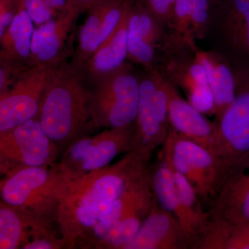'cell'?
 Masks as SVG:
<instances>
[{"mask_svg":"<svg viewBox=\"0 0 249 249\" xmlns=\"http://www.w3.org/2000/svg\"><path fill=\"white\" fill-rule=\"evenodd\" d=\"M58 65L30 67L9 91L0 95V132L37 117L42 96Z\"/></svg>","mask_w":249,"mask_h":249,"instance_id":"7c38bea8","label":"cell"},{"mask_svg":"<svg viewBox=\"0 0 249 249\" xmlns=\"http://www.w3.org/2000/svg\"><path fill=\"white\" fill-rule=\"evenodd\" d=\"M148 175L152 194L157 204L175 216L185 232L184 214L178 200L171 165L163 150L154 167L148 169Z\"/></svg>","mask_w":249,"mask_h":249,"instance_id":"d4e9b609","label":"cell"},{"mask_svg":"<svg viewBox=\"0 0 249 249\" xmlns=\"http://www.w3.org/2000/svg\"><path fill=\"white\" fill-rule=\"evenodd\" d=\"M209 212L232 224L249 223V155L227 168Z\"/></svg>","mask_w":249,"mask_h":249,"instance_id":"e0dca14e","label":"cell"},{"mask_svg":"<svg viewBox=\"0 0 249 249\" xmlns=\"http://www.w3.org/2000/svg\"><path fill=\"white\" fill-rule=\"evenodd\" d=\"M140 98L135 130L129 152L148 162L163 145L170 129L168 96L164 78L157 70L139 73Z\"/></svg>","mask_w":249,"mask_h":249,"instance_id":"277c9868","label":"cell"},{"mask_svg":"<svg viewBox=\"0 0 249 249\" xmlns=\"http://www.w3.org/2000/svg\"><path fill=\"white\" fill-rule=\"evenodd\" d=\"M162 147L174 168L189 181L202 204H212L227 170L223 160L171 127Z\"/></svg>","mask_w":249,"mask_h":249,"instance_id":"8992f818","label":"cell"},{"mask_svg":"<svg viewBox=\"0 0 249 249\" xmlns=\"http://www.w3.org/2000/svg\"><path fill=\"white\" fill-rule=\"evenodd\" d=\"M196 50L163 45L157 70L177 88L186 93L188 101L203 114H214V101L204 65Z\"/></svg>","mask_w":249,"mask_h":249,"instance_id":"9c48e42d","label":"cell"},{"mask_svg":"<svg viewBox=\"0 0 249 249\" xmlns=\"http://www.w3.org/2000/svg\"><path fill=\"white\" fill-rule=\"evenodd\" d=\"M196 55L206 70L209 86L213 94L214 120H217L233 101V67L221 54L212 49L202 50L198 47Z\"/></svg>","mask_w":249,"mask_h":249,"instance_id":"603a6c76","label":"cell"},{"mask_svg":"<svg viewBox=\"0 0 249 249\" xmlns=\"http://www.w3.org/2000/svg\"><path fill=\"white\" fill-rule=\"evenodd\" d=\"M89 95V114L98 127L116 128L134 124L140 98L139 73L133 64L121 68L95 82Z\"/></svg>","mask_w":249,"mask_h":249,"instance_id":"3957f363","label":"cell"},{"mask_svg":"<svg viewBox=\"0 0 249 249\" xmlns=\"http://www.w3.org/2000/svg\"><path fill=\"white\" fill-rule=\"evenodd\" d=\"M209 16L210 0H176L165 45L196 50L198 41L206 39Z\"/></svg>","mask_w":249,"mask_h":249,"instance_id":"d6986e66","label":"cell"},{"mask_svg":"<svg viewBox=\"0 0 249 249\" xmlns=\"http://www.w3.org/2000/svg\"><path fill=\"white\" fill-rule=\"evenodd\" d=\"M130 4L124 0H100L88 11L78 32L71 63L82 69L119 25Z\"/></svg>","mask_w":249,"mask_h":249,"instance_id":"2e32d148","label":"cell"},{"mask_svg":"<svg viewBox=\"0 0 249 249\" xmlns=\"http://www.w3.org/2000/svg\"><path fill=\"white\" fill-rule=\"evenodd\" d=\"M141 2L166 27L173 14L174 5L170 0H142Z\"/></svg>","mask_w":249,"mask_h":249,"instance_id":"484cf974","label":"cell"},{"mask_svg":"<svg viewBox=\"0 0 249 249\" xmlns=\"http://www.w3.org/2000/svg\"><path fill=\"white\" fill-rule=\"evenodd\" d=\"M215 1V0H210V1Z\"/></svg>","mask_w":249,"mask_h":249,"instance_id":"d6a6232c","label":"cell"},{"mask_svg":"<svg viewBox=\"0 0 249 249\" xmlns=\"http://www.w3.org/2000/svg\"><path fill=\"white\" fill-rule=\"evenodd\" d=\"M47 6L57 15L61 14L66 6L67 0H42Z\"/></svg>","mask_w":249,"mask_h":249,"instance_id":"f546056e","label":"cell"},{"mask_svg":"<svg viewBox=\"0 0 249 249\" xmlns=\"http://www.w3.org/2000/svg\"><path fill=\"white\" fill-rule=\"evenodd\" d=\"M70 182L59 165L24 166L7 175L1 183L3 202L41 217L58 205Z\"/></svg>","mask_w":249,"mask_h":249,"instance_id":"5b68a950","label":"cell"},{"mask_svg":"<svg viewBox=\"0 0 249 249\" xmlns=\"http://www.w3.org/2000/svg\"><path fill=\"white\" fill-rule=\"evenodd\" d=\"M56 147L44 132L37 118L0 132L1 171L10 175L24 166L52 165L56 157Z\"/></svg>","mask_w":249,"mask_h":249,"instance_id":"8fae6325","label":"cell"},{"mask_svg":"<svg viewBox=\"0 0 249 249\" xmlns=\"http://www.w3.org/2000/svg\"><path fill=\"white\" fill-rule=\"evenodd\" d=\"M227 249H249V223L235 224Z\"/></svg>","mask_w":249,"mask_h":249,"instance_id":"83f0119b","label":"cell"},{"mask_svg":"<svg viewBox=\"0 0 249 249\" xmlns=\"http://www.w3.org/2000/svg\"><path fill=\"white\" fill-rule=\"evenodd\" d=\"M40 217L1 201L0 249H22L34 239L48 233Z\"/></svg>","mask_w":249,"mask_h":249,"instance_id":"7402d4cb","label":"cell"},{"mask_svg":"<svg viewBox=\"0 0 249 249\" xmlns=\"http://www.w3.org/2000/svg\"><path fill=\"white\" fill-rule=\"evenodd\" d=\"M235 68L249 67V0L210 3L206 39Z\"/></svg>","mask_w":249,"mask_h":249,"instance_id":"52a82bcc","label":"cell"},{"mask_svg":"<svg viewBox=\"0 0 249 249\" xmlns=\"http://www.w3.org/2000/svg\"><path fill=\"white\" fill-rule=\"evenodd\" d=\"M147 168V162L128 152L115 164L70 181L57 205V219L65 245L83 247L111 205Z\"/></svg>","mask_w":249,"mask_h":249,"instance_id":"6da1fadb","label":"cell"},{"mask_svg":"<svg viewBox=\"0 0 249 249\" xmlns=\"http://www.w3.org/2000/svg\"><path fill=\"white\" fill-rule=\"evenodd\" d=\"M134 130L135 123L77 139L70 144L59 167L70 181L106 168L118 155L130 150Z\"/></svg>","mask_w":249,"mask_h":249,"instance_id":"ba28073f","label":"cell"},{"mask_svg":"<svg viewBox=\"0 0 249 249\" xmlns=\"http://www.w3.org/2000/svg\"><path fill=\"white\" fill-rule=\"evenodd\" d=\"M233 69V101L214 121L217 131L216 155L227 168L249 155V67Z\"/></svg>","mask_w":249,"mask_h":249,"instance_id":"30bf717a","label":"cell"},{"mask_svg":"<svg viewBox=\"0 0 249 249\" xmlns=\"http://www.w3.org/2000/svg\"><path fill=\"white\" fill-rule=\"evenodd\" d=\"M166 27L142 2L131 4L128 12L127 61L147 71L157 70Z\"/></svg>","mask_w":249,"mask_h":249,"instance_id":"4fadbf2b","label":"cell"},{"mask_svg":"<svg viewBox=\"0 0 249 249\" xmlns=\"http://www.w3.org/2000/svg\"><path fill=\"white\" fill-rule=\"evenodd\" d=\"M124 1H127L130 4H134L137 2H140L142 0H124Z\"/></svg>","mask_w":249,"mask_h":249,"instance_id":"4dcf8cb0","label":"cell"},{"mask_svg":"<svg viewBox=\"0 0 249 249\" xmlns=\"http://www.w3.org/2000/svg\"><path fill=\"white\" fill-rule=\"evenodd\" d=\"M82 13L66 6L56 18L36 27L31 40L32 66H55L65 62L72 47L71 30Z\"/></svg>","mask_w":249,"mask_h":249,"instance_id":"9a60e30c","label":"cell"},{"mask_svg":"<svg viewBox=\"0 0 249 249\" xmlns=\"http://www.w3.org/2000/svg\"><path fill=\"white\" fill-rule=\"evenodd\" d=\"M34 23L21 0L18 14L2 36H0V62L29 68Z\"/></svg>","mask_w":249,"mask_h":249,"instance_id":"cb8c5ba5","label":"cell"},{"mask_svg":"<svg viewBox=\"0 0 249 249\" xmlns=\"http://www.w3.org/2000/svg\"><path fill=\"white\" fill-rule=\"evenodd\" d=\"M170 1H171L172 3H173V5H175V1H176V0H170Z\"/></svg>","mask_w":249,"mask_h":249,"instance_id":"1f68e13d","label":"cell"},{"mask_svg":"<svg viewBox=\"0 0 249 249\" xmlns=\"http://www.w3.org/2000/svg\"><path fill=\"white\" fill-rule=\"evenodd\" d=\"M129 4L122 19L107 40L83 67L85 77L96 82L121 68L127 61Z\"/></svg>","mask_w":249,"mask_h":249,"instance_id":"44dd1931","label":"cell"},{"mask_svg":"<svg viewBox=\"0 0 249 249\" xmlns=\"http://www.w3.org/2000/svg\"><path fill=\"white\" fill-rule=\"evenodd\" d=\"M188 237L175 216L154 199L150 213L123 249H188Z\"/></svg>","mask_w":249,"mask_h":249,"instance_id":"ac0fdd59","label":"cell"},{"mask_svg":"<svg viewBox=\"0 0 249 249\" xmlns=\"http://www.w3.org/2000/svg\"><path fill=\"white\" fill-rule=\"evenodd\" d=\"M83 70L66 61L53 70L37 117L45 134L55 144L75 140L90 118V91Z\"/></svg>","mask_w":249,"mask_h":249,"instance_id":"7a4b0ae2","label":"cell"},{"mask_svg":"<svg viewBox=\"0 0 249 249\" xmlns=\"http://www.w3.org/2000/svg\"><path fill=\"white\" fill-rule=\"evenodd\" d=\"M154 199L147 168L129 184L120 197L111 205L90 232L83 247L96 248L103 237L123 221L137 219L144 222L151 211Z\"/></svg>","mask_w":249,"mask_h":249,"instance_id":"5bb4252c","label":"cell"},{"mask_svg":"<svg viewBox=\"0 0 249 249\" xmlns=\"http://www.w3.org/2000/svg\"><path fill=\"white\" fill-rule=\"evenodd\" d=\"M20 4L21 0H0V36L11 25Z\"/></svg>","mask_w":249,"mask_h":249,"instance_id":"4316f807","label":"cell"},{"mask_svg":"<svg viewBox=\"0 0 249 249\" xmlns=\"http://www.w3.org/2000/svg\"><path fill=\"white\" fill-rule=\"evenodd\" d=\"M165 80L168 96L170 127L178 134L216 155L215 124L208 120L202 113L183 99L176 87Z\"/></svg>","mask_w":249,"mask_h":249,"instance_id":"ffe728a7","label":"cell"},{"mask_svg":"<svg viewBox=\"0 0 249 249\" xmlns=\"http://www.w3.org/2000/svg\"><path fill=\"white\" fill-rule=\"evenodd\" d=\"M100 0H67L66 6L79 9L82 12H85L99 1Z\"/></svg>","mask_w":249,"mask_h":249,"instance_id":"f1b7e54d","label":"cell"}]
</instances>
